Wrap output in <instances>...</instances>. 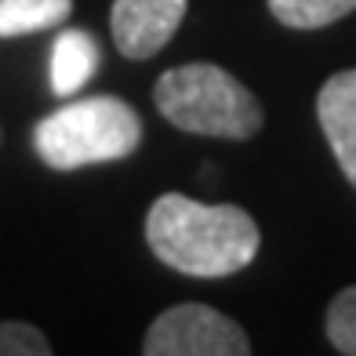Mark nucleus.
Instances as JSON below:
<instances>
[{"label": "nucleus", "mask_w": 356, "mask_h": 356, "mask_svg": "<svg viewBox=\"0 0 356 356\" xmlns=\"http://www.w3.org/2000/svg\"><path fill=\"white\" fill-rule=\"evenodd\" d=\"M327 338L338 353L356 356V284L334 295L327 309Z\"/></svg>", "instance_id": "obj_10"}, {"label": "nucleus", "mask_w": 356, "mask_h": 356, "mask_svg": "<svg viewBox=\"0 0 356 356\" xmlns=\"http://www.w3.org/2000/svg\"><path fill=\"white\" fill-rule=\"evenodd\" d=\"M316 120L346 178L356 186V70L334 73L316 95Z\"/></svg>", "instance_id": "obj_6"}, {"label": "nucleus", "mask_w": 356, "mask_h": 356, "mask_svg": "<svg viewBox=\"0 0 356 356\" xmlns=\"http://www.w3.org/2000/svg\"><path fill=\"white\" fill-rule=\"evenodd\" d=\"M269 11L291 29H323L356 11V0H269Z\"/></svg>", "instance_id": "obj_9"}, {"label": "nucleus", "mask_w": 356, "mask_h": 356, "mask_svg": "<svg viewBox=\"0 0 356 356\" xmlns=\"http://www.w3.org/2000/svg\"><path fill=\"white\" fill-rule=\"evenodd\" d=\"M138 145H142V120L117 95L66 102L33 127V149L55 171L113 164V160L131 156Z\"/></svg>", "instance_id": "obj_2"}, {"label": "nucleus", "mask_w": 356, "mask_h": 356, "mask_svg": "<svg viewBox=\"0 0 356 356\" xmlns=\"http://www.w3.org/2000/svg\"><path fill=\"white\" fill-rule=\"evenodd\" d=\"M73 0H0V37H29L62 26Z\"/></svg>", "instance_id": "obj_8"}, {"label": "nucleus", "mask_w": 356, "mask_h": 356, "mask_svg": "<svg viewBox=\"0 0 356 356\" xmlns=\"http://www.w3.org/2000/svg\"><path fill=\"white\" fill-rule=\"evenodd\" d=\"M99 66H102V51H99V44H95V37L84 33V29H62L51 44V66H47L51 95L73 99V95L99 73Z\"/></svg>", "instance_id": "obj_7"}, {"label": "nucleus", "mask_w": 356, "mask_h": 356, "mask_svg": "<svg viewBox=\"0 0 356 356\" xmlns=\"http://www.w3.org/2000/svg\"><path fill=\"white\" fill-rule=\"evenodd\" d=\"M0 356H51V342L33 323L0 320Z\"/></svg>", "instance_id": "obj_11"}, {"label": "nucleus", "mask_w": 356, "mask_h": 356, "mask_svg": "<svg viewBox=\"0 0 356 356\" xmlns=\"http://www.w3.org/2000/svg\"><path fill=\"white\" fill-rule=\"evenodd\" d=\"M145 356H248L251 338L236 320L204 302L171 305L160 313L142 342Z\"/></svg>", "instance_id": "obj_4"}, {"label": "nucleus", "mask_w": 356, "mask_h": 356, "mask_svg": "<svg viewBox=\"0 0 356 356\" xmlns=\"http://www.w3.org/2000/svg\"><path fill=\"white\" fill-rule=\"evenodd\" d=\"M189 0H113L109 33L127 58H153L186 19Z\"/></svg>", "instance_id": "obj_5"}, {"label": "nucleus", "mask_w": 356, "mask_h": 356, "mask_svg": "<svg viewBox=\"0 0 356 356\" xmlns=\"http://www.w3.org/2000/svg\"><path fill=\"white\" fill-rule=\"evenodd\" d=\"M145 244L175 273L218 280L248 269L262 236L236 204H200L182 193H164L145 215Z\"/></svg>", "instance_id": "obj_1"}, {"label": "nucleus", "mask_w": 356, "mask_h": 356, "mask_svg": "<svg viewBox=\"0 0 356 356\" xmlns=\"http://www.w3.org/2000/svg\"><path fill=\"white\" fill-rule=\"evenodd\" d=\"M153 102L164 120L189 135L207 138H251L262 127V106L233 73L211 62L175 66L156 80Z\"/></svg>", "instance_id": "obj_3"}]
</instances>
